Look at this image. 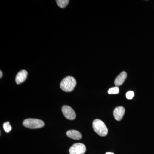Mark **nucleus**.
Wrapping results in <instances>:
<instances>
[{"label":"nucleus","mask_w":154,"mask_h":154,"mask_svg":"<svg viewBox=\"0 0 154 154\" xmlns=\"http://www.w3.org/2000/svg\"><path fill=\"white\" fill-rule=\"evenodd\" d=\"M66 135L69 137L75 140H79L82 138L81 133L75 130H71L67 131Z\"/></svg>","instance_id":"obj_9"},{"label":"nucleus","mask_w":154,"mask_h":154,"mask_svg":"<svg viewBox=\"0 0 154 154\" xmlns=\"http://www.w3.org/2000/svg\"><path fill=\"white\" fill-rule=\"evenodd\" d=\"M62 112L65 117L69 120H74L76 118V113L71 107L64 105L62 108Z\"/></svg>","instance_id":"obj_5"},{"label":"nucleus","mask_w":154,"mask_h":154,"mask_svg":"<svg viewBox=\"0 0 154 154\" xmlns=\"http://www.w3.org/2000/svg\"><path fill=\"white\" fill-rule=\"evenodd\" d=\"M127 75L126 72H122L118 76L116 77L114 81V84L116 87L121 86L123 83L125 81L126 79Z\"/></svg>","instance_id":"obj_8"},{"label":"nucleus","mask_w":154,"mask_h":154,"mask_svg":"<svg viewBox=\"0 0 154 154\" xmlns=\"http://www.w3.org/2000/svg\"><path fill=\"white\" fill-rule=\"evenodd\" d=\"M125 113V109L123 107H116L113 111V116L117 121H120L124 116Z\"/></svg>","instance_id":"obj_6"},{"label":"nucleus","mask_w":154,"mask_h":154,"mask_svg":"<svg viewBox=\"0 0 154 154\" xmlns=\"http://www.w3.org/2000/svg\"><path fill=\"white\" fill-rule=\"evenodd\" d=\"M134 96V94L132 91H129L126 94V98L128 99H133Z\"/></svg>","instance_id":"obj_13"},{"label":"nucleus","mask_w":154,"mask_h":154,"mask_svg":"<svg viewBox=\"0 0 154 154\" xmlns=\"http://www.w3.org/2000/svg\"><path fill=\"white\" fill-rule=\"evenodd\" d=\"M23 125L25 127L30 129H36L41 128L44 126V122L37 119H27L23 122Z\"/></svg>","instance_id":"obj_3"},{"label":"nucleus","mask_w":154,"mask_h":154,"mask_svg":"<svg viewBox=\"0 0 154 154\" xmlns=\"http://www.w3.org/2000/svg\"><path fill=\"white\" fill-rule=\"evenodd\" d=\"M0 74H0L1 75V76H0V78H2L3 76V73L1 70V71H0Z\"/></svg>","instance_id":"obj_14"},{"label":"nucleus","mask_w":154,"mask_h":154,"mask_svg":"<svg viewBox=\"0 0 154 154\" xmlns=\"http://www.w3.org/2000/svg\"><path fill=\"white\" fill-rule=\"evenodd\" d=\"M77 82L74 77L68 76L63 79L60 84V88L66 92H70L73 91Z\"/></svg>","instance_id":"obj_1"},{"label":"nucleus","mask_w":154,"mask_h":154,"mask_svg":"<svg viewBox=\"0 0 154 154\" xmlns=\"http://www.w3.org/2000/svg\"><path fill=\"white\" fill-rule=\"evenodd\" d=\"M28 75V72L25 70H22L19 72L16 77V82L17 84L19 85L24 82L27 79Z\"/></svg>","instance_id":"obj_7"},{"label":"nucleus","mask_w":154,"mask_h":154,"mask_svg":"<svg viewBox=\"0 0 154 154\" xmlns=\"http://www.w3.org/2000/svg\"><path fill=\"white\" fill-rule=\"evenodd\" d=\"M93 128L95 132L100 136H106L108 133L107 126L100 119H96L94 120L93 122Z\"/></svg>","instance_id":"obj_2"},{"label":"nucleus","mask_w":154,"mask_h":154,"mask_svg":"<svg viewBox=\"0 0 154 154\" xmlns=\"http://www.w3.org/2000/svg\"><path fill=\"white\" fill-rule=\"evenodd\" d=\"M3 127L4 130H5L6 132H10L11 131V130H12V127H11V125H10L9 122H5L3 124Z\"/></svg>","instance_id":"obj_11"},{"label":"nucleus","mask_w":154,"mask_h":154,"mask_svg":"<svg viewBox=\"0 0 154 154\" xmlns=\"http://www.w3.org/2000/svg\"><path fill=\"white\" fill-rule=\"evenodd\" d=\"M86 151L85 146L83 143L74 144L69 150L70 154H84Z\"/></svg>","instance_id":"obj_4"},{"label":"nucleus","mask_w":154,"mask_h":154,"mask_svg":"<svg viewBox=\"0 0 154 154\" xmlns=\"http://www.w3.org/2000/svg\"><path fill=\"white\" fill-rule=\"evenodd\" d=\"M106 154H113V153L107 152V153H106Z\"/></svg>","instance_id":"obj_15"},{"label":"nucleus","mask_w":154,"mask_h":154,"mask_svg":"<svg viewBox=\"0 0 154 154\" xmlns=\"http://www.w3.org/2000/svg\"><path fill=\"white\" fill-rule=\"evenodd\" d=\"M108 93L109 94H116L119 93V88L118 87H113L110 88L108 91Z\"/></svg>","instance_id":"obj_12"},{"label":"nucleus","mask_w":154,"mask_h":154,"mask_svg":"<svg viewBox=\"0 0 154 154\" xmlns=\"http://www.w3.org/2000/svg\"><path fill=\"white\" fill-rule=\"evenodd\" d=\"M57 4L60 8H66L67 5H68L69 1V0H57Z\"/></svg>","instance_id":"obj_10"}]
</instances>
